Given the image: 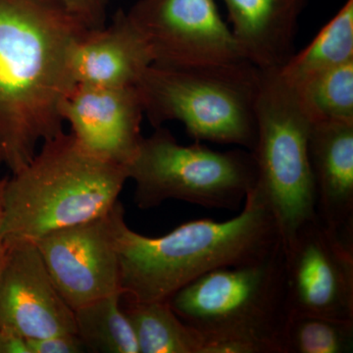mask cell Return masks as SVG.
<instances>
[{"label": "cell", "mask_w": 353, "mask_h": 353, "mask_svg": "<svg viewBox=\"0 0 353 353\" xmlns=\"http://www.w3.org/2000/svg\"><path fill=\"white\" fill-rule=\"evenodd\" d=\"M31 353H83L87 352L77 334H60L41 339H29Z\"/></svg>", "instance_id": "obj_22"}, {"label": "cell", "mask_w": 353, "mask_h": 353, "mask_svg": "<svg viewBox=\"0 0 353 353\" xmlns=\"http://www.w3.org/2000/svg\"><path fill=\"white\" fill-rule=\"evenodd\" d=\"M6 176L0 178V271L3 266L6 260L7 246L2 234V218H3V189L6 183Z\"/></svg>", "instance_id": "obj_24"}, {"label": "cell", "mask_w": 353, "mask_h": 353, "mask_svg": "<svg viewBox=\"0 0 353 353\" xmlns=\"http://www.w3.org/2000/svg\"><path fill=\"white\" fill-rule=\"evenodd\" d=\"M256 187L275 218L283 248L304 225L318 219L308 155L312 121L299 92L280 69L261 70L256 102Z\"/></svg>", "instance_id": "obj_6"}, {"label": "cell", "mask_w": 353, "mask_h": 353, "mask_svg": "<svg viewBox=\"0 0 353 353\" xmlns=\"http://www.w3.org/2000/svg\"><path fill=\"white\" fill-rule=\"evenodd\" d=\"M308 155L318 219L331 231L353 236V122H312Z\"/></svg>", "instance_id": "obj_14"}, {"label": "cell", "mask_w": 353, "mask_h": 353, "mask_svg": "<svg viewBox=\"0 0 353 353\" xmlns=\"http://www.w3.org/2000/svg\"><path fill=\"white\" fill-rule=\"evenodd\" d=\"M124 310L136 334L139 353H201L203 336L183 322L168 301H128Z\"/></svg>", "instance_id": "obj_16"}, {"label": "cell", "mask_w": 353, "mask_h": 353, "mask_svg": "<svg viewBox=\"0 0 353 353\" xmlns=\"http://www.w3.org/2000/svg\"><path fill=\"white\" fill-rule=\"evenodd\" d=\"M352 60L353 0H347L307 48L294 53L280 71L292 85H299Z\"/></svg>", "instance_id": "obj_17"}, {"label": "cell", "mask_w": 353, "mask_h": 353, "mask_svg": "<svg viewBox=\"0 0 353 353\" xmlns=\"http://www.w3.org/2000/svg\"><path fill=\"white\" fill-rule=\"evenodd\" d=\"M261 70L248 61L162 67L152 65L136 85L153 128L178 121L196 141L240 145L257 139Z\"/></svg>", "instance_id": "obj_5"}, {"label": "cell", "mask_w": 353, "mask_h": 353, "mask_svg": "<svg viewBox=\"0 0 353 353\" xmlns=\"http://www.w3.org/2000/svg\"><path fill=\"white\" fill-rule=\"evenodd\" d=\"M128 15L148 41L153 65L248 61L214 0H139Z\"/></svg>", "instance_id": "obj_9"}, {"label": "cell", "mask_w": 353, "mask_h": 353, "mask_svg": "<svg viewBox=\"0 0 353 353\" xmlns=\"http://www.w3.org/2000/svg\"><path fill=\"white\" fill-rule=\"evenodd\" d=\"M294 88L312 122H353V60L322 72Z\"/></svg>", "instance_id": "obj_19"}, {"label": "cell", "mask_w": 353, "mask_h": 353, "mask_svg": "<svg viewBox=\"0 0 353 353\" xmlns=\"http://www.w3.org/2000/svg\"><path fill=\"white\" fill-rule=\"evenodd\" d=\"M152 64L148 41L122 8L110 24L88 32L71 57L76 85L90 87H136Z\"/></svg>", "instance_id": "obj_13"}, {"label": "cell", "mask_w": 353, "mask_h": 353, "mask_svg": "<svg viewBox=\"0 0 353 353\" xmlns=\"http://www.w3.org/2000/svg\"><path fill=\"white\" fill-rule=\"evenodd\" d=\"M6 246L0 271V328L27 339L77 334L75 312L53 284L36 243Z\"/></svg>", "instance_id": "obj_11"}, {"label": "cell", "mask_w": 353, "mask_h": 353, "mask_svg": "<svg viewBox=\"0 0 353 353\" xmlns=\"http://www.w3.org/2000/svg\"><path fill=\"white\" fill-rule=\"evenodd\" d=\"M90 31L61 0H0V165L11 173L64 132L72 53Z\"/></svg>", "instance_id": "obj_1"}, {"label": "cell", "mask_w": 353, "mask_h": 353, "mask_svg": "<svg viewBox=\"0 0 353 353\" xmlns=\"http://www.w3.org/2000/svg\"><path fill=\"white\" fill-rule=\"evenodd\" d=\"M352 350V320L312 315L288 317L283 353H348Z\"/></svg>", "instance_id": "obj_20"}, {"label": "cell", "mask_w": 353, "mask_h": 353, "mask_svg": "<svg viewBox=\"0 0 353 353\" xmlns=\"http://www.w3.org/2000/svg\"><path fill=\"white\" fill-rule=\"evenodd\" d=\"M0 353H31L29 339L10 328H0Z\"/></svg>", "instance_id": "obj_23"}, {"label": "cell", "mask_w": 353, "mask_h": 353, "mask_svg": "<svg viewBox=\"0 0 353 353\" xmlns=\"http://www.w3.org/2000/svg\"><path fill=\"white\" fill-rule=\"evenodd\" d=\"M168 303L203 336L201 353H283L288 313L282 243L254 263L204 274Z\"/></svg>", "instance_id": "obj_4"}, {"label": "cell", "mask_w": 353, "mask_h": 353, "mask_svg": "<svg viewBox=\"0 0 353 353\" xmlns=\"http://www.w3.org/2000/svg\"><path fill=\"white\" fill-rule=\"evenodd\" d=\"M90 30H101L108 21V0H61Z\"/></svg>", "instance_id": "obj_21"}, {"label": "cell", "mask_w": 353, "mask_h": 353, "mask_svg": "<svg viewBox=\"0 0 353 353\" xmlns=\"http://www.w3.org/2000/svg\"><path fill=\"white\" fill-rule=\"evenodd\" d=\"M62 117L83 150L127 166L141 145L143 102L136 87L77 85L62 105Z\"/></svg>", "instance_id": "obj_12"}, {"label": "cell", "mask_w": 353, "mask_h": 353, "mask_svg": "<svg viewBox=\"0 0 353 353\" xmlns=\"http://www.w3.org/2000/svg\"><path fill=\"white\" fill-rule=\"evenodd\" d=\"M239 48L260 70L281 69L294 54L299 19L309 0H223Z\"/></svg>", "instance_id": "obj_15"}, {"label": "cell", "mask_w": 353, "mask_h": 353, "mask_svg": "<svg viewBox=\"0 0 353 353\" xmlns=\"http://www.w3.org/2000/svg\"><path fill=\"white\" fill-rule=\"evenodd\" d=\"M121 203L117 201L105 214L51 232L34 243L53 284L74 311L122 294L114 232Z\"/></svg>", "instance_id": "obj_10"}, {"label": "cell", "mask_w": 353, "mask_h": 353, "mask_svg": "<svg viewBox=\"0 0 353 353\" xmlns=\"http://www.w3.org/2000/svg\"><path fill=\"white\" fill-rule=\"evenodd\" d=\"M126 169L128 179L136 185L134 203L143 210L169 199L209 209L238 210L259 176L250 150L216 152L201 141L183 145L162 126L141 139Z\"/></svg>", "instance_id": "obj_7"}, {"label": "cell", "mask_w": 353, "mask_h": 353, "mask_svg": "<svg viewBox=\"0 0 353 353\" xmlns=\"http://www.w3.org/2000/svg\"><path fill=\"white\" fill-rule=\"evenodd\" d=\"M122 294L115 292L76 309V333L88 352L139 353L129 318L121 307Z\"/></svg>", "instance_id": "obj_18"}, {"label": "cell", "mask_w": 353, "mask_h": 353, "mask_svg": "<svg viewBox=\"0 0 353 353\" xmlns=\"http://www.w3.org/2000/svg\"><path fill=\"white\" fill-rule=\"evenodd\" d=\"M127 180L126 166L87 152L72 134L44 141L29 163L6 176V245L36 243L51 232L105 214Z\"/></svg>", "instance_id": "obj_3"}, {"label": "cell", "mask_w": 353, "mask_h": 353, "mask_svg": "<svg viewBox=\"0 0 353 353\" xmlns=\"http://www.w3.org/2000/svg\"><path fill=\"white\" fill-rule=\"evenodd\" d=\"M114 232L122 297L130 303L168 301L204 274L254 263L282 243L273 213L256 185L236 217L190 221L158 238L130 229L121 203Z\"/></svg>", "instance_id": "obj_2"}, {"label": "cell", "mask_w": 353, "mask_h": 353, "mask_svg": "<svg viewBox=\"0 0 353 353\" xmlns=\"http://www.w3.org/2000/svg\"><path fill=\"white\" fill-rule=\"evenodd\" d=\"M283 250L288 317L353 321V236L331 231L317 219L301 227Z\"/></svg>", "instance_id": "obj_8"}]
</instances>
